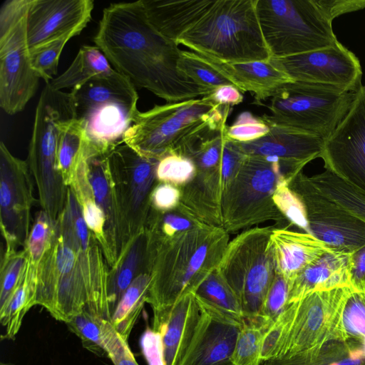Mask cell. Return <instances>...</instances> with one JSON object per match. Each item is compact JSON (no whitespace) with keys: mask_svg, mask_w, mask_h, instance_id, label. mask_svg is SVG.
Instances as JSON below:
<instances>
[{"mask_svg":"<svg viewBox=\"0 0 365 365\" xmlns=\"http://www.w3.org/2000/svg\"><path fill=\"white\" fill-rule=\"evenodd\" d=\"M93 41L135 88H145L168 103L211 92L178 69L182 50L149 22L140 0L105 8Z\"/></svg>","mask_w":365,"mask_h":365,"instance_id":"cell-2","label":"cell"},{"mask_svg":"<svg viewBox=\"0 0 365 365\" xmlns=\"http://www.w3.org/2000/svg\"><path fill=\"white\" fill-rule=\"evenodd\" d=\"M196 173V166L188 157L173 153L160 158L156 168V182L182 187L189 183Z\"/></svg>","mask_w":365,"mask_h":365,"instance_id":"cell-43","label":"cell"},{"mask_svg":"<svg viewBox=\"0 0 365 365\" xmlns=\"http://www.w3.org/2000/svg\"><path fill=\"white\" fill-rule=\"evenodd\" d=\"M76 35V33L68 34L30 51L31 66L46 83L56 74L59 57L66 43Z\"/></svg>","mask_w":365,"mask_h":365,"instance_id":"cell-44","label":"cell"},{"mask_svg":"<svg viewBox=\"0 0 365 365\" xmlns=\"http://www.w3.org/2000/svg\"><path fill=\"white\" fill-rule=\"evenodd\" d=\"M195 297L200 318L180 365H233L232 356L243 323Z\"/></svg>","mask_w":365,"mask_h":365,"instance_id":"cell-20","label":"cell"},{"mask_svg":"<svg viewBox=\"0 0 365 365\" xmlns=\"http://www.w3.org/2000/svg\"><path fill=\"white\" fill-rule=\"evenodd\" d=\"M110 153H105L95 150L87 144L85 139L83 156L93 197L106 221L107 250L104 257L109 269L116 264L127 247L109 165Z\"/></svg>","mask_w":365,"mask_h":365,"instance_id":"cell-23","label":"cell"},{"mask_svg":"<svg viewBox=\"0 0 365 365\" xmlns=\"http://www.w3.org/2000/svg\"><path fill=\"white\" fill-rule=\"evenodd\" d=\"M289 186L304 202L308 233L332 249L346 253L365 245V222L322 194L309 176L300 172Z\"/></svg>","mask_w":365,"mask_h":365,"instance_id":"cell-16","label":"cell"},{"mask_svg":"<svg viewBox=\"0 0 365 365\" xmlns=\"http://www.w3.org/2000/svg\"><path fill=\"white\" fill-rule=\"evenodd\" d=\"M178 69L197 85L210 91L233 83L206 56L194 51H182Z\"/></svg>","mask_w":365,"mask_h":365,"instance_id":"cell-38","label":"cell"},{"mask_svg":"<svg viewBox=\"0 0 365 365\" xmlns=\"http://www.w3.org/2000/svg\"><path fill=\"white\" fill-rule=\"evenodd\" d=\"M140 344L148 365H165L162 334L147 327L143 333Z\"/></svg>","mask_w":365,"mask_h":365,"instance_id":"cell-53","label":"cell"},{"mask_svg":"<svg viewBox=\"0 0 365 365\" xmlns=\"http://www.w3.org/2000/svg\"><path fill=\"white\" fill-rule=\"evenodd\" d=\"M29 1L7 0L0 10V106L9 115L25 108L41 78L27 41Z\"/></svg>","mask_w":365,"mask_h":365,"instance_id":"cell-12","label":"cell"},{"mask_svg":"<svg viewBox=\"0 0 365 365\" xmlns=\"http://www.w3.org/2000/svg\"><path fill=\"white\" fill-rule=\"evenodd\" d=\"M91 0H29L27 41L29 50L70 33L79 34L91 18Z\"/></svg>","mask_w":365,"mask_h":365,"instance_id":"cell-22","label":"cell"},{"mask_svg":"<svg viewBox=\"0 0 365 365\" xmlns=\"http://www.w3.org/2000/svg\"><path fill=\"white\" fill-rule=\"evenodd\" d=\"M38 269L27 261L14 290L0 307V322L5 329V338L14 339L18 334L24 317L35 303Z\"/></svg>","mask_w":365,"mask_h":365,"instance_id":"cell-31","label":"cell"},{"mask_svg":"<svg viewBox=\"0 0 365 365\" xmlns=\"http://www.w3.org/2000/svg\"><path fill=\"white\" fill-rule=\"evenodd\" d=\"M85 143V133L75 118L63 130L58 146L57 163L64 183L69 187Z\"/></svg>","mask_w":365,"mask_h":365,"instance_id":"cell-37","label":"cell"},{"mask_svg":"<svg viewBox=\"0 0 365 365\" xmlns=\"http://www.w3.org/2000/svg\"><path fill=\"white\" fill-rule=\"evenodd\" d=\"M108 272L102 250L68 187L53 243L38 268L36 305L64 323L84 309L110 321Z\"/></svg>","mask_w":365,"mask_h":365,"instance_id":"cell-1","label":"cell"},{"mask_svg":"<svg viewBox=\"0 0 365 365\" xmlns=\"http://www.w3.org/2000/svg\"><path fill=\"white\" fill-rule=\"evenodd\" d=\"M264 331L256 322L245 320L234 348L233 365H260L261 347Z\"/></svg>","mask_w":365,"mask_h":365,"instance_id":"cell-41","label":"cell"},{"mask_svg":"<svg viewBox=\"0 0 365 365\" xmlns=\"http://www.w3.org/2000/svg\"><path fill=\"white\" fill-rule=\"evenodd\" d=\"M151 240L145 228L129 243L116 264L109 269L108 300L110 314L132 282L141 273L150 272Z\"/></svg>","mask_w":365,"mask_h":365,"instance_id":"cell-28","label":"cell"},{"mask_svg":"<svg viewBox=\"0 0 365 365\" xmlns=\"http://www.w3.org/2000/svg\"><path fill=\"white\" fill-rule=\"evenodd\" d=\"M270 62L294 81L328 86L354 93L361 86L359 60L339 41L315 51L271 58Z\"/></svg>","mask_w":365,"mask_h":365,"instance_id":"cell-18","label":"cell"},{"mask_svg":"<svg viewBox=\"0 0 365 365\" xmlns=\"http://www.w3.org/2000/svg\"><path fill=\"white\" fill-rule=\"evenodd\" d=\"M290 180L280 164L247 155L222 198V227L229 234L267 221L283 224L286 218L273 201L278 185Z\"/></svg>","mask_w":365,"mask_h":365,"instance_id":"cell-10","label":"cell"},{"mask_svg":"<svg viewBox=\"0 0 365 365\" xmlns=\"http://www.w3.org/2000/svg\"><path fill=\"white\" fill-rule=\"evenodd\" d=\"M75 118L71 93L52 90L46 83L36 106L26 160L44 207H58L66 198L68 187L58 170L57 151L63 130Z\"/></svg>","mask_w":365,"mask_h":365,"instance_id":"cell-7","label":"cell"},{"mask_svg":"<svg viewBox=\"0 0 365 365\" xmlns=\"http://www.w3.org/2000/svg\"><path fill=\"white\" fill-rule=\"evenodd\" d=\"M195 294L230 317L242 323L245 321L238 298L216 269L200 284Z\"/></svg>","mask_w":365,"mask_h":365,"instance_id":"cell-36","label":"cell"},{"mask_svg":"<svg viewBox=\"0 0 365 365\" xmlns=\"http://www.w3.org/2000/svg\"><path fill=\"white\" fill-rule=\"evenodd\" d=\"M269 131V125L262 118L244 111L230 126H227L226 135L236 142L248 143L261 138Z\"/></svg>","mask_w":365,"mask_h":365,"instance_id":"cell-49","label":"cell"},{"mask_svg":"<svg viewBox=\"0 0 365 365\" xmlns=\"http://www.w3.org/2000/svg\"><path fill=\"white\" fill-rule=\"evenodd\" d=\"M343 326L346 339L365 345V294L351 289L344 306Z\"/></svg>","mask_w":365,"mask_h":365,"instance_id":"cell-48","label":"cell"},{"mask_svg":"<svg viewBox=\"0 0 365 365\" xmlns=\"http://www.w3.org/2000/svg\"><path fill=\"white\" fill-rule=\"evenodd\" d=\"M212 0H141L149 22L175 41L211 4Z\"/></svg>","mask_w":365,"mask_h":365,"instance_id":"cell-29","label":"cell"},{"mask_svg":"<svg viewBox=\"0 0 365 365\" xmlns=\"http://www.w3.org/2000/svg\"><path fill=\"white\" fill-rule=\"evenodd\" d=\"M150 281V272L140 274L125 291L111 316L113 326L126 340L146 303Z\"/></svg>","mask_w":365,"mask_h":365,"instance_id":"cell-33","label":"cell"},{"mask_svg":"<svg viewBox=\"0 0 365 365\" xmlns=\"http://www.w3.org/2000/svg\"><path fill=\"white\" fill-rule=\"evenodd\" d=\"M274 227H255L229 242L216 271L238 298L245 320L255 321L275 274L269 245Z\"/></svg>","mask_w":365,"mask_h":365,"instance_id":"cell-9","label":"cell"},{"mask_svg":"<svg viewBox=\"0 0 365 365\" xmlns=\"http://www.w3.org/2000/svg\"><path fill=\"white\" fill-rule=\"evenodd\" d=\"M351 291L349 287H343L314 292L298 301L294 317L277 357L318 351L329 341L348 340L343 312Z\"/></svg>","mask_w":365,"mask_h":365,"instance_id":"cell-14","label":"cell"},{"mask_svg":"<svg viewBox=\"0 0 365 365\" xmlns=\"http://www.w3.org/2000/svg\"><path fill=\"white\" fill-rule=\"evenodd\" d=\"M200 318L195 293L188 292L172 306L153 312V329L162 334L165 365H180Z\"/></svg>","mask_w":365,"mask_h":365,"instance_id":"cell-24","label":"cell"},{"mask_svg":"<svg viewBox=\"0 0 365 365\" xmlns=\"http://www.w3.org/2000/svg\"><path fill=\"white\" fill-rule=\"evenodd\" d=\"M355 93L293 81L274 92L271 114L261 118L267 123L297 128L325 140L346 115Z\"/></svg>","mask_w":365,"mask_h":365,"instance_id":"cell-11","label":"cell"},{"mask_svg":"<svg viewBox=\"0 0 365 365\" xmlns=\"http://www.w3.org/2000/svg\"><path fill=\"white\" fill-rule=\"evenodd\" d=\"M262 365H365V346L353 339L331 341L318 351L273 358Z\"/></svg>","mask_w":365,"mask_h":365,"instance_id":"cell-30","label":"cell"},{"mask_svg":"<svg viewBox=\"0 0 365 365\" xmlns=\"http://www.w3.org/2000/svg\"><path fill=\"white\" fill-rule=\"evenodd\" d=\"M297 307V302L289 304L264 332L261 347V362L277 356L294 317Z\"/></svg>","mask_w":365,"mask_h":365,"instance_id":"cell-45","label":"cell"},{"mask_svg":"<svg viewBox=\"0 0 365 365\" xmlns=\"http://www.w3.org/2000/svg\"><path fill=\"white\" fill-rule=\"evenodd\" d=\"M70 93L88 145L106 153L124 143L125 133L139 111L136 88L127 78L114 69Z\"/></svg>","mask_w":365,"mask_h":365,"instance_id":"cell-6","label":"cell"},{"mask_svg":"<svg viewBox=\"0 0 365 365\" xmlns=\"http://www.w3.org/2000/svg\"><path fill=\"white\" fill-rule=\"evenodd\" d=\"M267 124L269 131L261 138L248 143L237 142L247 155L278 162L290 181L307 164L321 157L324 141L322 138L297 128Z\"/></svg>","mask_w":365,"mask_h":365,"instance_id":"cell-21","label":"cell"},{"mask_svg":"<svg viewBox=\"0 0 365 365\" xmlns=\"http://www.w3.org/2000/svg\"><path fill=\"white\" fill-rule=\"evenodd\" d=\"M113 70L98 47L83 46L70 66L46 84L54 91L73 89L93 78L110 73Z\"/></svg>","mask_w":365,"mask_h":365,"instance_id":"cell-32","label":"cell"},{"mask_svg":"<svg viewBox=\"0 0 365 365\" xmlns=\"http://www.w3.org/2000/svg\"><path fill=\"white\" fill-rule=\"evenodd\" d=\"M256 11L271 58L315 51L338 41L332 23L314 0H257Z\"/></svg>","mask_w":365,"mask_h":365,"instance_id":"cell-8","label":"cell"},{"mask_svg":"<svg viewBox=\"0 0 365 365\" xmlns=\"http://www.w3.org/2000/svg\"><path fill=\"white\" fill-rule=\"evenodd\" d=\"M246 156L238 143L226 135L220 168L222 198L236 177Z\"/></svg>","mask_w":365,"mask_h":365,"instance_id":"cell-51","label":"cell"},{"mask_svg":"<svg viewBox=\"0 0 365 365\" xmlns=\"http://www.w3.org/2000/svg\"><path fill=\"white\" fill-rule=\"evenodd\" d=\"M208 58L241 92L252 93L256 103L272 98L280 86L293 81L270 60L225 63Z\"/></svg>","mask_w":365,"mask_h":365,"instance_id":"cell-27","label":"cell"},{"mask_svg":"<svg viewBox=\"0 0 365 365\" xmlns=\"http://www.w3.org/2000/svg\"><path fill=\"white\" fill-rule=\"evenodd\" d=\"M32 175L26 160L13 155L0 143V226L5 252L24 246L35 204Z\"/></svg>","mask_w":365,"mask_h":365,"instance_id":"cell-17","label":"cell"},{"mask_svg":"<svg viewBox=\"0 0 365 365\" xmlns=\"http://www.w3.org/2000/svg\"><path fill=\"white\" fill-rule=\"evenodd\" d=\"M351 253L336 250L325 253L289 282L287 304L319 291L349 287Z\"/></svg>","mask_w":365,"mask_h":365,"instance_id":"cell-26","label":"cell"},{"mask_svg":"<svg viewBox=\"0 0 365 365\" xmlns=\"http://www.w3.org/2000/svg\"><path fill=\"white\" fill-rule=\"evenodd\" d=\"M108 160L128 247L146 227L159 160L141 155L125 143L109 153Z\"/></svg>","mask_w":365,"mask_h":365,"instance_id":"cell-15","label":"cell"},{"mask_svg":"<svg viewBox=\"0 0 365 365\" xmlns=\"http://www.w3.org/2000/svg\"><path fill=\"white\" fill-rule=\"evenodd\" d=\"M26 262L25 250L5 252L0 267V307L7 301L16 287Z\"/></svg>","mask_w":365,"mask_h":365,"instance_id":"cell-47","label":"cell"},{"mask_svg":"<svg viewBox=\"0 0 365 365\" xmlns=\"http://www.w3.org/2000/svg\"><path fill=\"white\" fill-rule=\"evenodd\" d=\"M204 225L178 206L175 210L168 212L150 209L146 227L153 241L160 243Z\"/></svg>","mask_w":365,"mask_h":365,"instance_id":"cell-35","label":"cell"},{"mask_svg":"<svg viewBox=\"0 0 365 365\" xmlns=\"http://www.w3.org/2000/svg\"><path fill=\"white\" fill-rule=\"evenodd\" d=\"M0 365H12V364L1 362V363L0 364Z\"/></svg>","mask_w":365,"mask_h":365,"instance_id":"cell-57","label":"cell"},{"mask_svg":"<svg viewBox=\"0 0 365 365\" xmlns=\"http://www.w3.org/2000/svg\"><path fill=\"white\" fill-rule=\"evenodd\" d=\"M275 272L290 282L327 252L335 250L307 232L274 228L269 239Z\"/></svg>","mask_w":365,"mask_h":365,"instance_id":"cell-25","label":"cell"},{"mask_svg":"<svg viewBox=\"0 0 365 365\" xmlns=\"http://www.w3.org/2000/svg\"><path fill=\"white\" fill-rule=\"evenodd\" d=\"M223 227L204 225L163 242L151 239V281L146 303L153 312L195 292L216 269L230 242Z\"/></svg>","mask_w":365,"mask_h":365,"instance_id":"cell-3","label":"cell"},{"mask_svg":"<svg viewBox=\"0 0 365 365\" xmlns=\"http://www.w3.org/2000/svg\"><path fill=\"white\" fill-rule=\"evenodd\" d=\"M106 319L87 309L73 316L66 323L68 329L81 341L83 346L100 356H107L102 345V331Z\"/></svg>","mask_w":365,"mask_h":365,"instance_id":"cell-40","label":"cell"},{"mask_svg":"<svg viewBox=\"0 0 365 365\" xmlns=\"http://www.w3.org/2000/svg\"><path fill=\"white\" fill-rule=\"evenodd\" d=\"M180 187L169 183L157 182L150 195L151 209L158 212H168L175 210L180 203Z\"/></svg>","mask_w":365,"mask_h":365,"instance_id":"cell-52","label":"cell"},{"mask_svg":"<svg viewBox=\"0 0 365 365\" xmlns=\"http://www.w3.org/2000/svg\"><path fill=\"white\" fill-rule=\"evenodd\" d=\"M227 126L207 129L180 152L194 162L196 173L189 183L180 187L179 207L213 227H222L220 168Z\"/></svg>","mask_w":365,"mask_h":365,"instance_id":"cell-13","label":"cell"},{"mask_svg":"<svg viewBox=\"0 0 365 365\" xmlns=\"http://www.w3.org/2000/svg\"><path fill=\"white\" fill-rule=\"evenodd\" d=\"M325 18L332 23L341 15L365 8V0H314Z\"/></svg>","mask_w":365,"mask_h":365,"instance_id":"cell-54","label":"cell"},{"mask_svg":"<svg viewBox=\"0 0 365 365\" xmlns=\"http://www.w3.org/2000/svg\"><path fill=\"white\" fill-rule=\"evenodd\" d=\"M101 341L107 356L114 365H138L128 340L115 330L110 321L106 320L104 323Z\"/></svg>","mask_w":365,"mask_h":365,"instance_id":"cell-50","label":"cell"},{"mask_svg":"<svg viewBox=\"0 0 365 365\" xmlns=\"http://www.w3.org/2000/svg\"><path fill=\"white\" fill-rule=\"evenodd\" d=\"M320 158L326 170L365 195V86L355 93L346 115L324 140Z\"/></svg>","mask_w":365,"mask_h":365,"instance_id":"cell-19","label":"cell"},{"mask_svg":"<svg viewBox=\"0 0 365 365\" xmlns=\"http://www.w3.org/2000/svg\"><path fill=\"white\" fill-rule=\"evenodd\" d=\"M289 282L275 272L255 322L264 332L287 307ZM249 321V320H248Z\"/></svg>","mask_w":365,"mask_h":365,"instance_id":"cell-42","label":"cell"},{"mask_svg":"<svg viewBox=\"0 0 365 365\" xmlns=\"http://www.w3.org/2000/svg\"><path fill=\"white\" fill-rule=\"evenodd\" d=\"M257 0H212L175 40L194 52L225 63L269 61Z\"/></svg>","mask_w":365,"mask_h":365,"instance_id":"cell-4","label":"cell"},{"mask_svg":"<svg viewBox=\"0 0 365 365\" xmlns=\"http://www.w3.org/2000/svg\"><path fill=\"white\" fill-rule=\"evenodd\" d=\"M207 96L216 103L222 106H235L243 101L241 91L232 84L219 86Z\"/></svg>","mask_w":365,"mask_h":365,"instance_id":"cell-56","label":"cell"},{"mask_svg":"<svg viewBox=\"0 0 365 365\" xmlns=\"http://www.w3.org/2000/svg\"><path fill=\"white\" fill-rule=\"evenodd\" d=\"M322 194L365 222V195L330 171L309 177Z\"/></svg>","mask_w":365,"mask_h":365,"instance_id":"cell-34","label":"cell"},{"mask_svg":"<svg viewBox=\"0 0 365 365\" xmlns=\"http://www.w3.org/2000/svg\"><path fill=\"white\" fill-rule=\"evenodd\" d=\"M351 289L365 294V245L351 253Z\"/></svg>","mask_w":365,"mask_h":365,"instance_id":"cell-55","label":"cell"},{"mask_svg":"<svg viewBox=\"0 0 365 365\" xmlns=\"http://www.w3.org/2000/svg\"><path fill=\"white\" fill-rule=\"evenodd\" d=\"M272 199L277 209L290 225H295L308 233V222L304 202L289 187L287 182L278 185Z\"/></svg>","mask_w":365,"mask_h":365,"instance_id":"cell-46","label":"cell"},{"mask_svg":"<svg viewBox=\"0 0 365 365\" xmlns=\"http://www.w3.org/2000/svg\"><path fill=\"white\" fill-rule=\"evenodd\" d=\"M56 222L43 210L35 217L29 237L23 247L28 262L35 268H38L39 264L53 243Z\"/></svg>","mask_w":365,"mask_h":365,"instance_id":"cell-39","label":"cell"},{"mask_svg":"<svg viewBox=\"0 0 365 365\" xmlns=\"http://www.w3.org/2000/svg\"><path fill=\"white\" fill-rule=\"evenodd\" d=\"M230 107L216 103L207 95L155 106L138 111L123 143L141 155L159 160L178 153L205 130L226 124Z\"/></svg>","mask_w":365,"mask_h":365,"instance_id":"cell-5","label":"cell"}]
</instances>
